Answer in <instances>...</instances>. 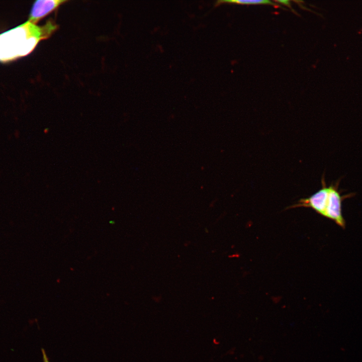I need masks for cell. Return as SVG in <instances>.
<instances>
[{"instance_id":"1","label":"cell","mask_w":362,"mask_h":362,"mask_svg":"<svg viewBox=\"0 0 362 362\" xmlns=\"http://www.w3.org/2000/svg\"><path fill=\"white\" fill-rule=\"evenodd\" d=\"M58 26L49 20L38 26L28 20L25 23L0 34V62H8L27 56L41 40L48 39Z\"/></svg>"},{"instance_id":"2","label":"cell","mask_w":362,"mask_h":362,"mask_svg":"<svg viewBox=\"0 0 362 362\" xmlns=\"http://www.w3.org/2000/svg\"><path fill=\"white\" fill-rule=\"evenodd\" d=\"M339 182L338 180L327 186L323 176L320 189L308 198L301 199L297 203L289 208H310L345 229V220L342 215V202L344 200L353 197L354 194L342 195V191L339 189Z\"/></svg>"},{"instance_id":"3","label":"cell","mask_w":362,"mask_h":362,"mask_svg":"<svg viewBox=\"0 0 362 362\" xmlns=\"http://www.w3.org/2000/svg\"><path fill=\"white\" fill-rule=\"evenodd\" d=\"M67 2L62 0L36 1L33 4L28 21L36 24L42 18Z\"/></svg>"},{"instance_id":"4","label":"cell","mask_w":362,"mask_h":362,"mask_svg":"<svg viewBox=\"0 0 362 362\" xmlns=\"http://www.w3.org/2000/svg\"><path fill=\"white\" fill-rule=\"evenodd\" d=\"M223 3H233L239 5H269L276 7H280L283 9L280 5L275 4L272 1L267 0L262 1H241V0H232V1H219L217 2L216 5Z\"/></svg>"},{"instance_id":"5","label":"cell","mask_w":362,"mask_h":362,"mask_svg":"<svg viewBox=\"0 0 362 362\" xmlns=\"http://www.w3.org/2000/svg\"><path fill=\"white\" fill-rule=\"evenodd\" d=\"M41 351H42L43 362H49V358H48V356L46 354L45 350L43 348H42Z\"/></svg>"},{"instance_id":"6","label":"cell","mask_w":362,"mask_h":362,"mask_svg":"<svg viewBox=\"0 0 362 362\" xmlns=\"http://www.w3.org/2000/svg\"><path fill=\"white\" fill-rule=\"evenodd\" d=\"M278 3H279L280 4L285 5L288 7H289L290 9H292V8L291 7V4L289 1H277Z\"/></svg>"}]
</instances>
